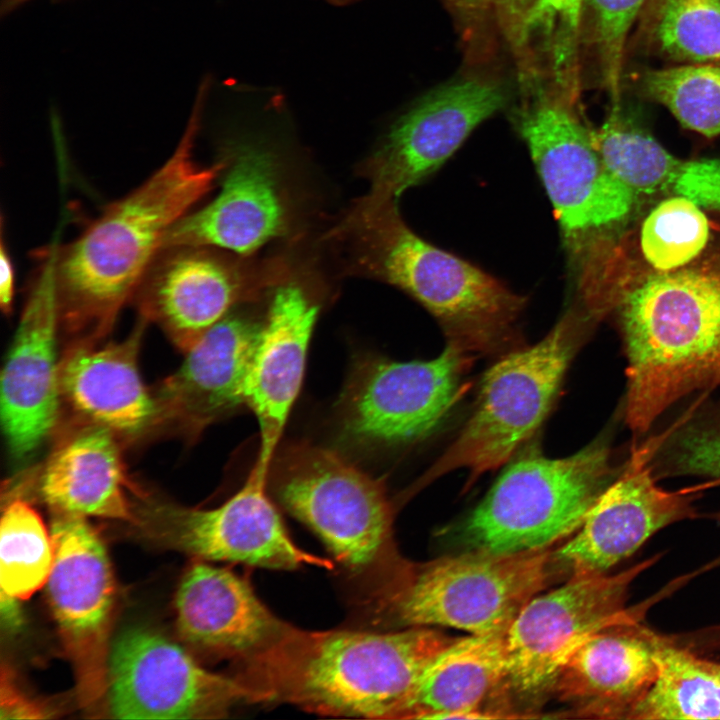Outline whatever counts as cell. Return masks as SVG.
Masks as SVG:
<instances>
[{
    "instance_id": "obj_1",
    "label": "cell",
    "mask_w": 720,
    "mask_h": 720,
    "mask_svg": "<svg viewBox=\"0 0 720 720\" xmlns=\"http://www.w3.org/2000/svg\"><path fill=\"white\" fill-rule=\"evenodd\" d=\"M600 307L618 318L627 357L625 419L644 434L671 405L720 391V225L705 249L669 271L617 244L600 279Z\"/></svg>"
},
{
    "instance_id": "obj_2",
    "label": "cell",
    "mask_w": 720,
    "mask_h": 720,
    "mask_svg": "<svg viewBox=\"0 0 720 720\" xmlns=\"http://www.w3.org/2000/svg\"><path fill=\"white\" fill-rule=\"evenodd\" d=\"M204 99L197 93L181 140L152 176L107 206L74 241L51 247L60 327L94 340L110 330L167 232L225 171L227 156L208 167L194 159Z\"/></svg>"
},
{
    "instance_id": "obj_3",
    "label": "cell",
    "mask_w": 720,
    "mask_h": 720,
    "mask_svg": "<svg viewBox=\"0 0 720 720\" xmlns=\"http://www.w3.org/2000/svg\"><path fill=\"white\" fill-rule=\"evenodd\" d=\"M455 638L432 627L392 632L292 628L240 661L253 702H286L327 716L396 719L432 658Z\"/></svg>"
},
{
    "instance_id": "obj_4",
    "label": "cell",
    "mask_w": 720,
    "mask_h": 720,
    "mask_svg": "<svg viewBox=\"0 0 720 720\" xmlns=\"http://www.w3.org/2000/svg\"><path fill=\"white\" fill-rule=\"evenodd\" d=\"M328 237L345 244L351 272L389 283L423 305L448 343L469 354H489L516 340L526 298L419 237L403 220L398 202L365 195Z\"/></svg>"
},
{
    "instance_id": "obj_5",
    "label": "cell",
    "mask_w": 720,
    "mask_h": 720,
    "mask_svg": "<svg viewBox=\"0 0 720 720\" xmlns=\"http://www.w3.org/2000/svg\"><path fill=\"white\" fill-rule=\"evenodd\" d=\"M555 562L550 548L509 554L471 550L424 563L400 558L379 575L372 611L405 627L503 632L547 586Z\"/></svg>"
},
{
    "instance_id": "obj_6",
    "label": "cell",
    "mask_w": 720,
    "mask_h": 720,
    "mask_svg": "<svg viewBox=\"0 0 720 720\" xmlns=\"http://www.w3.org/2000/svg\"><path fill=\"white\" fill-rule=\"evenodd\" d=\"M268 488L307 525L350 573L387 570L401 557L393 509L382 481L330 449L297 442L276 451Z\"/></svg>"
},
{
    "instance_id": "obj_7",
    "label": "cell",
    "mask_w": 720,
    "mask_h": 720,
    "mask_svg": "<svg viewBox=\"0 0 720 720\" xmlns=\"http://www.w3.org/2000/svg\"><path fill=\"white\" fill-rule=\"evenodd\" d=\"M612 478L610 449L600 441L560 459L526 454L467 516L462 535L471 550L491 553L550 548L578 530Z\"/></svg>"
},
{
    "instance_id": "obj_8",
    "label": "cell",
    "mask_w": 720,
    "mask_h": 720,
    "mask_svg": "<svg viewBox=\"0 0 720 720\" xmlns=\"http://www.w3.org/2000/svg\"><path fill=\"white\" fill-rule=\"evenodd\" d=\"M592 321L582 307L570 309L538 343L491 366L471 416L425 479L457 469L475 478L507 462L548 414Z\"/></svg>"
},
{
    "instance_id": "obj_9",
    "label": "cell",
    "mask_w": 720,
    "mask_h": 720,
    "mask_svg": "<svg viewBox=\"0 0 720 720\" xmlns=\"http://www.w3.org/2000/svg\"><path fill=\"white\" fill-rule=\"evenodd\" d=\"M656 560L612 575L572 573L564 584L533 597L507 629L506 668L491 699L493 713L534 718L531 713L552 695L568 657L588 636L626 614L631 583Z\"/></svg>"
},
{
    "instance_id": "obj_10",
    "label": "cell",
    "mask_w": 720,
    "mask_h": 720,
    "mask_svg": "<svg viewBox=\"0 0 720 720\" xmlns=\"http://www.w3.org/2000/svg\"><path fill=\"white\" fill-rule=\"evenodd\" d=\"M568 104L541 100L521 113L518 128L553 205L575 273L617 236L638 198L608 169L594 131Z\"/></svg>"
},
{
    "instance_id": "obj_11",
    "label": "cell",
    "mask_w": 720,
    "mask_h": 720,
    "mask_svg": "<svg viewBox=\"0 0 720 720\" xmlns=\"http://www.w3.org/2000/svg\"><path fill=\"white\" fill-rule=\"evenodd\" d=\"M469 363L451 343L428 361L358 359L337 403L342 438L370 450L424 438L459 399Z\"/></svg>"
},
{
    "instance_id": "obj_12",
    "label": "cell",
    "mask_w": 720,
    "mask_h": 720,
    "mask_svg": "<svg viewBox=\"0 0 720 720\" xmlns=\"http://www.w3.org/2000/svg\"><path fill=\"white\" fill-rule=\"evenodd\" d=\"M49 603L74 664L81 704H97L108 687V638L115 601L109 558L84 516L55 511Z\"/></svg>"
},
{
    "instance_id": "obj_13",
    "label": "cell",
    "mask_w": 720,
    "mask_h": 720,
    "mask_svg": "<svg viewBox=\"0 0 720 720\" xmlns=\"http://www.w3.org/2000/svg\"><path fill=\"white\" fill-rule=\"evenodd\" d=\"M135 520L159 543L207 560L280 570L333 568L291 539L268 495V475L255 466L241 489L214 509L152 505Z\"/></svg>"
},
{
    "instance_id": "obj_14",
    "label": "cell",
    "mask_w": 720,
    "mask_h": 720,
    "mask_svg": "<svg viewBox=\"0 0 720 720\" xmlns=\"http://www.w3.org/2000/svg\"><path fill=\"white\" fill-rule=\"evenodd\" d=\"M110 712L120 719L222 718L252 692L236 677L201 667L185 650L144 629L122 633L108 658Z\"/></svg>"
},
{
    "instance_id": "obj_15",
    "label": "cell",
    "mask_w": 720,
    "mask_h": 720,
    "mask_svg": "<svg viewBox=\"0 0 720 720\" xmlns=\"http://www.w3.org/2000/svg\"><path fill=\"white\" fill-rule=\"evenodd\" d=\"M506 95L499 86L465 80L438 88L392 126L378 148L361 164L370 182L367 196L396 201L438 170L483 121L501 110Z\"/></svg>"
},
{
    "instance_id": "obj_16",
    "label": "cell",
    "mask_w": 720,
    "mask_h": 720,
    "mask_svg": "<svg viewBox=\"0 0 720 720\" xmlns=\"http://www.w3.org/2000/svg\"><path fill=\"white\" fill-rule=\"evenodd\" d=\"M667 434L633 448L623 471L592 506L574 536L554 551L557 563L572 573H607L633 555L664 527L694 518L688 491L657 486L651 461Z\"/></svg>"
},
{
    "instance_id": "obj_17",
    "label": "cell",
    "mask_w": 720,
    "mask_h": 720,
    "mask_svg": "<svg viewBox=\"0 0 720 720\" xmlns=\"http://www.w3.org/2000/svg\"><path fill=\"white\" fill-rule=\"evenodd\" d=\"M42 255L1 373L2 427L9 451L17 459L29 457L47 439L57 422L62 397L51 247Z\"/></svg>"
},
{
    "instance_id": "obj_18",
    "label": "cell",
    "mask_w": 720,
    "mask_h": 720,
    "mask_svg": "<svg viewBox=\"0 0 720 720\" xmlns=\"http://www.w3.org/2000/svg\"><path fill=\"white\" fill-rule=\"evenodd\" d=\"M215 249L161 248L133 296L141 317L158 324L183 351L260 288L239 263Z\"/></svg>"
},
{
    "instance_id": "obj_19",
    "label": "cell",
    "mask_w": 720,
    "mask_h": 720,
    "mask_svg": "<svg viewBox=\"0 0 720 720\" xmlns=\"http://www.w3.org/2000/svg\"><path fill=\"white\" fill-rule=\"evenodd\" d=\"M227 158L220 193L177 221L161 248L209 246L249 255L286 234L289 217L276 156L263 147L245 144L231 149Z\"/></svg>"
},
{
    "instance_id": "obj_20",
    "label": "cell",
    "mask_w": 720,
    "mask_h": 720,
    "mask_svg": "<svg viewBox=\"0 0 720 720\" xmlns=\"http://www.w3.org/2000/svg\"><path fill=\"white\" fill-rule=\"evenodd\" d=\"M662 637L628 611L588 636L553 686L551 696L566 706L565 717L629 720L655 680Z\"/></svg>"
},
{
    "instance_id": "obj_21",
    "label": "cell",
    "mask_w": 720,
    "mask_h": 720,
    "mask_svg": "<svg viewBox=\"0 0 720 720\" xmlns=\"http://www.w3.org/2000/svg\"><path fill=\"white\" fill-rule=\"evenodd\" d=\"M319 306L298 285L276 288L244 384V402L257 418L256 464L268 474L290 411L300 392Z\"/></svg>"
},
{
    "instance_id": "obj_22",
    "label": "cell",
    "mask_w": 720,
    "mask_h": 720,
    "mask_svg": "<svg viewBox=\"0 0 720 720\" xmlns=\"http://www.w3.org/2000/svg\"><path fill=\"white\" fill-rule=\"evenodd\" d=\"M262 324L228 314L185 352L156 392L159 422L199 433L244 402V384Z\"/></svg>"
},
{
    "instance_id": "obj_23",
    "label": "cell",
    "mask_w": 720,
    "mask_h": 720,
    "mask_svg": "<svg viewBox=\"0 0 720 720\" xmlns=\"http://www.w3.org/2000/svg\"><path fill=\"white\" fill-rule=\"evenodd\" d=\"M176 612L187 642L238 662L269 648L292 628L264 605L246 579L206 563L185 574Z\"/></svg>"
},
{
    "instance_id": "obj_24",
    "label": "cell",
    "mask_w": 720,
    "mask_h": 720,
    "mask_svg": "<svg viewBox=\"0 0 720 720\" xmlns=\"http://www.w3.org/2000/svg\"><path fill=\"white\" fill-rule=\"evenodd\" d=\"M148 321L143 317L120 342L82 339L60 361L61 396L92 423L137 435L158 423L155 396L144 385L138 353Z\"/></svg>"
},
{
    "instance_id": "obj_25",
    "label": "cell",
    "mask_w": 720,
    "mask_h": 720,
    "mask_svg": "<svg viewBox=\"0 0 720 720\" xmlns=\"http://www.w3.org/2000/svg\"><path fill=\"white\" fill-rule=\"evenodd\" d=\"M506 632L455 638L424 668L397 719H493L484 704L504 677Z\"/></svg>"
},
{
    "instance_id": "obj_26",
    "label": "cell",
    "mask_w": 720,
    "mask_h": 720,
    "mask_svg": "<svg viewBox=\"0 0 720 720\" xmlns=\"http://www.w3.org/2000/svg\"><path fill=\"white\" fill-rule=\"evenodd\" d=\"M115 433L95 423L63 440L43 470L40 493L55 511L135 520Z\"/></svg>"
},
{
    "instance_id": "obj_27",
    "label": "cell",
    "mask_w": 720,
    "mask_h": 720,
    "mask_svg": "<svg viewBox=\"0 0 720 720\" xmlns=\"http://www.w3.org/2000/svg\"><path fill=\"white\" fill-rule=\"evenodd\" d=\"M594 135L608 169L637 198L659 193L683 196L720 212V159H678L650 135L625 123L619 109H613Z\"/></svg>"
},
{
    "instance_id": "obj_28",
    "label": "cell",
    "mask_w": 720,
    "mask_h": 720,
    "mask_svg": "<svg viewBox=\"0 0 720 720\" xmlns=\"http://www.w3.org/2000/svg\"><path fill=\"white\" fill-rule=\"evenodd\" d=\"M657 674L629 720L720 719V663L662 637Z\"/></svg>"
},
{
    "instance_id": "obj_29",
    "label": "cell",
    "mask_w": 720,
    "mask_h": 720,
    "mask_svg": "<svg viewBox=\"0 0 720 720\" xmlns=\"http://www.w3.org/2000/svg\"><path fill=\"white\" fill-rule=\"evenodd\" d=\"M694 201L672 195L663 199L643 219L638 252L620 236L627 249L646 267L669 271L696 258L707 246L712 219Z\"/></svg>"
},
{
    "instance_id": "obj_30",
    "label": "cell",
    "mask_w": 720,
    "mask_h": 720,
    "mask_svg": "<svg viewBox=\"0 0 720 720\" xmlns=\"http://www.w3.org/2000/svg\"><path fill=\"white\" fill-rule=\"evenodd\" d=\"M53 559L51 534L38 513L23 500L9 503L0 525L1 591L29 598L47 583Z\"/></svg>"
},
{
    "instance_id": "obj_31",
    "label": "cell",
    "mask_w": 720,
    "mask_h": 720,
    "mask_svg": "<svg viewBox=\"0 0 720 720\" xmlns=\"http://www.w3.org/2000/svg\"><path fill=\"white\" fill-rule=\"evenodd\" d=\"M643 93L664 105L686 128L720 135V65L686 64L646 71Z\"/></svg>"
},
{
    "instance_id": "obj_32",
    "label": "cell",
    "mask_w": 720,
    "mask_h": 720,
    "mask_svg": "<svg viewBox=\"0 0 720 720\" xmlns=\"http://www.w3.org/2000/svg\"><path fill=\"white\" fill-rule=\"evenodd\" d=\"M649 34L672 60L720 65V0H665Z\"/></svg>"
},
{
    "instance_id": "obj_33",
    "label": "cell",
    "mask_w": 720,
    "mask_h": 720,
    "mask_svg": "<svg viewBox=\"0 0 720 720\" xmlns=\"http://www.w3.org/2000/svg\"><path fill=\"white\" fill-rule=\"evenodd\" d=\"M593 12L595 38L604 83L618 106L624 48L628 33L646 0H587Z\"/></svg>"
},
{
    "instance_id": "obj_34",
    "label": "cell",
    "mask_w": 720,
    "mask_h": 720,
    "mask_svg": "<svg viewBox=\"0 0 720 720\" xmlns=\"http://www.w3.org/2000/svg\"><path fill=\"white\" fill-rule=\"evenodd\" d=\"M584 0H535L522 21V34L542 31L552 42L555 68H574Z\"/></svg>"
},
{
    "instance_id": "obj_35",
    "label": "cell",
    "mask_w": 720,
    "mask_h": 720,
    "mask_svg": "<svg viewBox=\"0 0 720 720\" xmlns=\"http://www.w3.org/2000/svg\"><path fill=\"white\" fill-rule=\"evenodd\" d=\"M45 710L19 694L2 674L1 718H45Z\"/></svg>"
},
{
    "instance_id": "obj_36",
    "label": "cell",
    "mask_w": 720,
    "mask_h": 720,
    "mask_svg": "<svg viewBox=\"0 0 720 720\" xmlns=\"http://www.w3.org/2000/svg\"><path fill=\"white\" fill-rule=\"evenodd\" d=\"M4 223L1 220V244H0V306L5 314L12 311L15 274L13 262L4 238Z\"/></svg>"
},
{
    "instance_id": "obj_37",
    "label": "cell",
    "mask_w": 720,
    "mask_h": 720,
    "mask_svg": "<svg viewBox=\"0 0 720 720\" xmlns=\"http://www.w3.org/2000/svg\"><path fill=\"white\" fill-rule=\"evenodd\" d=\"M16 599L1 591V615L8 626L18 625L20 620Z\"/></svg>"
},
{
    "instance_id": "obj_38",
    "label": "cell",
    "mask_w": 720,
    "mask_h": 720,
    "mask_svg": "<svg viewBox=\"0 0 720 720\" xmlns=\"http://www.w3.org/2000/svg\"><path fill=\"white\" fill-rule=\"evenodd\" d=\"M706 440L709 455L720 469V420L710 425Z\"/></svg>"
},
{
    "instance_id": "obj_39",
    "label": "cell",
    "mask_w": 720,
    "mask_h": 720,
    "mask_svg": "<svg viewBox=\"0 0 720 720\" xmlns=\"http://www.w3.org/2000/svg\"><path fill=\"white\" fill-rule=\"evenodd\" d=\"M665 0H646V4L643 8V20L645 22H652L662 6Z\"/></svg>"
},
{
    "instance_id": "obj_40",
    "label": "cell",
    "mask_w": 720,
    "mask_h": 720,
    "mask_svg": "<svg viewBox=\"0 0 720 720\" xmlns=\"http://www.w3.org/2000/svg\"><path fill=\"white\" fill-rule=\"evenodd\" d=\"M30 0H1L0 3V15L5 17L12 12L19 9L22 5L26 4Z\"/></svg>"
},
{
    "instance_id": "obj_41",
    "label": "cell",
    "mask_w": 720,
    "mask_h": 720,
    "mask_svg": "<svg viewBox=\"0 0 720 720\" xmlns=\"http://www.w3.org/2000/svg\"><path fill=\"white\" fill-rule=\"evenodd\" d=\"M505 3L516 6V5H523L527 0H503Z\"/></svg>"
},
{
    "instance_id": "obj_42",
    "label": "cell",
    "mask_w": 720,
    "mask_h": 720,
    "mask_svg": "<svg viewBox=\"0 0 720 720\" xmlns=\"http://www.w3.org/2000/svg\"><path fill=\"white\" fill-rule=\"evenodd\" d=\"M458 1L462 2L463 4L474 5V4H476L479 0H458Z\"/></svg>"
},
{
    "instance_id": "obj_43",
    "label": "cell",
    "mask_w": 720,
    "mask_h": 720,
    "mask_svg": "<svg viewBox=\"0 0 720 720\" xmlns=\"http://www.w3.org/2000/svg\"><path fill=\"white\" fill-rule=\"evenodd\" d=\"M712 484H713V485H715V484H720V477L717 478L716 480H714L713 483L711 482V483H709L708 485H712Z\"/></svg>"
},
{
    "instance_id": "obj_44",
    "label": "cell",
    "mask_w": 720,
    "mask_h": 720,
    "mask_svg": "<svg viewBox=\"0 0 720 720\" xmlns=\"http://www.w3.org/2000/svg\"><path fill=\"white\" fill-rule=\"evenodd\" d=\"M716 519L720 522V512L715 515Z\"/></svg>"
}]
</instances>
